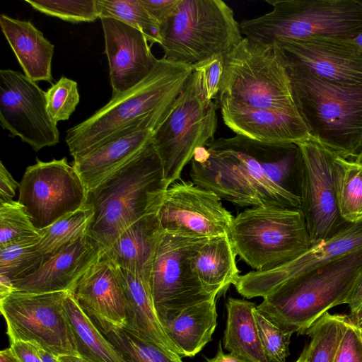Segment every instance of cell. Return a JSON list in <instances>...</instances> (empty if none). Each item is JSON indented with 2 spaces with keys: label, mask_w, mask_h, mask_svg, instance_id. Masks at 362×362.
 Wrapping results in <instances>:
<instances>
[{
  "label": "cell",
  "mask_w": 362,
  "mask_h": 362,
  "mask_svg": "<svg viewBox=\"0 0 362 362\" xmlns=\"http://www.w3.org/2000/svg\"><path fill=\"white\" fill-rule=\"evenodd\" d=\"M58 362H87L79 357L71 356H62L57 357Z\"/></svg>",
  "instance_id": "obj_50"
},
{
  "label": "cell",
  "mask_w": 362,
  "mask_h": 362,
  "mask_svg": "<svg viewBox=\"0 0 362 362\" xmlns=\"http://www.w3.org/2000/svg\"><path fill=\"white\" fill-rule=\"evenodd\" d=\"M104 32L112 97L132 88L153 70L158 62L146 36L139 30L112 18H100Z\"/></svg>",
  "instance_id": "obj_19"
},
{
  "label": "cell",
  "mask_w": 362,
  "mask_h": 362,
  "mask_svg": "<svg viewBox=\"0 0 362 362\" xmlns=\"http://www.w3.org/2000/svg\"><path fill=\"white\" fill-rule=\"evenodd\" d=\"M224 124L236 135L273 144H297L310 136L299 113L222 108Z\"/></svg>",
  "instance_id": "obj_23"
},
{
  "label": "cell",
  "mask_w": 362,
  "mask_h": 362,
  "mask_svg": "<svg viewBox=\"0 0 362 362\" xmlns=\"http://www.w3.org/2000/svg\"><path fill=\"white\" fill-rule=\"evenodd\" d=\"M256 307L254 303L245 299H227L223 348L250 362H269L255 318Z\"/></svg>",
  "instance_id": "obj_29"
},
{
  "label": "cell",
  "mask_w": 362,
  "mask_h": 362,
  "mask_svg": "<svg viewBox=\"0 0 362 362\" xmlns=\"http://www.w3.org/2000/svg\"><path fill=\"white\" fill-rule=\"evenodd\" d=\"M100 18L120 21L144 33L151 45L160 44L159 25L140 0H97Z\"/></svg>",
  "instance_id": "obj_36"
},
{
  "label": "cell",
  "mask_w": 362,
  "mask_h": 362,
  "mask_svg": "<svg viewBox=\"0 0 362 362\" xmlns=\"http://www.w3.org/2000/svg\"><path fill=\"white\" fill-rule=\"evenodd\" d=\"M361 271L362 249L282 283L257 310L281 328L304 334L328 310L348 303Z\"/></svg>",
  "instance_id": "obj_6"
},
{
  "label": "cell",
  "mask_w": 362,
  "mask_h": 362,
  "mask_svg": "<svg viewBox=\"0 0 362 362\" xmlns=\"http://www.w3.org/2000/svg\"><path fill=\"white\" fill-rule=\"evenodd\" d=\"M351 318L358 325H359L361 327H362V309L360 310V312L358 313V315L356 317H351Z\"/></svg>",
  "instance_id": "obj_51"
},
{
  "label": "cell",
  "mask_w": 362,
  "mask_h": 362,
  "mask_svg": "<svg viewBox=\"0 0 362 362\" xmlns=\"http://www.w3.org/2000/svg\"><path fill=\"white\" fill-rule=\"evenodd\" d=\"M216 100L220 109L299 113L277 44H265L247 37L224 56Z\"/></svg>",
  "instance_id": "obj_4"
},
{
  "label": "cell",
  "mask_w": 362,
  "mask_h": 362,
  "mask_svg": "<svg viewBox=\"0 0 362 362\" xmlns=\"http://www.w3.org/2000/svg\"><path fill=\"white\" fill-rule=\"evenodd\" d=\"M362 249V219L310 245L292 260L267 272L251 271L238 276L233 286L243 297L264 298L282 283L310 273Z\"/></svg>",
  "instance_id": "obj_18"
},
{
  "label": "cell",
  "mask_w": 362,
  "mask_h": 362,
  "mask_svg": "<svg viewBox=\"0 0 362 362\" xmlns=\"http://www.w3.org/2000/svg\"><path fill=\"white\" fill-rule=\"evenodd\" d=\"M100 256L98 247L86 235L46 255L38 269L12 283L13 289L32 293H72L78 280Z\"/></svg>",
  "instance_id": "obj_21"
},
{
  "label": "cell",
  "mask_w": 362,
  "mask_h": 362,
  "mask_svg": "<svg viewBox=\"0 0 362 362\" xmlns=\"http://www.w3.org/2000/svg\"><path fill=\"white\" fill-rule=\"evenodd\" d=\"M124 362H183L179 355L132 334L125 328L101 331Z\"/></svg>",
  "instance_id": "obj_35"
},
{
  "label": "cell",
  "mask_w": 362,
  "mask_h": 362,
  "mask_svg": "<svg viewBox=\"0 0 362 362\" xmlns=\"http://www.w3.org/2000/svg\"><path fill=\"white\" fill-rule=\"evenodd\" d=\"M64 306L79 358L87 362H124L71 293L64 298Z\"/></svg>",
  "instance_id": "obj_30"
},
{
  "label": "cell",
  "mask_w": 362,
  "mask_h": 362,
  "mask_svg": "<svg viewBox=\"0 0 362 362\" xmlns=\"http://www.w3.org/2000/svg\"><path fill=\"white\" fill-rule=\"evenodd\" d=\"M353 41L362 49V33L352 38Z\"/></svg>",
  "instance_id": "obj_52"
},
{
  "label": "cell",
  "mask_w": 362,
  "mask_h": 362,
  "mask_svg": "<svg viewBox=\"0 0 362 362\" xmlns=\"http://www.w3.org/2000/svg\"><path fill=\"white\" fill-rule=\"evenodd\" d=\"M30 237H40L25 207L18 201L0 204V246Z\"/></svg>",
  "instance_id": "obj_38"
},
{
  "label": "cell",
  "mask_w": 362,
  "mask_h": 362,
  "mask_svg": "<svg viewBox=\"0 0 362 362\" xmlns=\"http://www.w3.org/2000/svg\"><path fill=\"white\" fill-rule=\"evenodd\" d=\"M334 362H362L361 327L349 315Z\"/></svg>",
  "instance_id": "obj_42"
},
{
  "label": "cell",
  "mask_w": 362,
  "mask_h": 362,
  "mask_svg": "<svg viewBox=\"0 0 362 362\" xmlns=\"http://www.w3.org/2000/svg\"><path fill=\"white\" fill-rule=\"evenodd\" d=\"M348 315L325 313L307 330L311 340L300 354L303 362H334Z\"/></svg>",
  "instance_id": "obj_31"
},
{
  "label": "cell",
  "mask_w": 362,
  "mask_h": 362,
  "mask_svg": "<svg viewBox=\"0 0 362 362\" xmlns=\"http://www.w3.org/2000/svg\"><path fill=\"white\" fill-rule=\"evenodd\" d=\"M335 189L341 217L348 223L362 219V165L337 155Z\"/></svg>",
  "instance_id": "obj_32"
},
{
  "label": "cell",
  "mask_w": 362,
  "mask_h": 362,
  "mask_svg": "<svg viewBox=\"0 0 362 362\" xmlns=\"http://www.w3.org/2000/svg\"><path fill=\"white\" fill-rule=\"evenodd\" d=\"M347 304L351 317H356L362 309V271L355 281Z\"/></svg>",
  "instance_id": "obj_46"
},
{
  "label": "cell",
  "mask_w": 362,
  "mask_h": 362,
  "mask_svg": "<svg viewBox=\"0 0 362 362\" xmlns=\"http://www.w3.org/2000/svg\"><path fill=\"white\" fill-rule=\"evenodd\" d=\"M216 109V104L206 98L199 78L192 71L170 112L152 136L168 187L180 180L197 150L215 139Z\"/></svg>",
  "instance_id": "obj_10"
},
{
  "label": "cell",
  "mask_w": 362,
  "mask_h": 362,
  "mask_svg": "<svg viewBox=\"0 0 362 362\" xmlns=\"http://www.w3.org/2000/svg\"><path fill=\"white\" fill-rule=\"evenodd\" d=\"M296 144L302 155L300 209L312 245L349 223L340 216L336 196L334 163L337 154L311 136Z\"/></svg>",
  "instance_id": "obj_13"
},
{
  "label": "cell",
  "mask_w": 362,
  "mask_h": 362,
  "mask_svg": "<svg viewBox=\"0 0 362 362\" xmlns=\"http://www.w3.org/2000/svg\"><path fill=\"white\" fill-rule=\"evenodd\" d=\"M0 26L24 74L35 82L52 83L54 45L30 21L1 14Z\"/></svg>",
  "instance_id": "obj_25"
},
{
  "label": "cell",
  "mask_w": 362,
  "mask_h": 362,
  "mask_svg": "<svg viewBox=\"0 0 362 362\" xmlns=\"http://www.w3.org/2000/svg\"><path fill=\"white\" fill-rule=\"evenodd\" d=\"M34 9L71 22H93L100 18L97 0H25Z\"/></svg>",
  "instance_id": "obj_37"
},
{
  "label": "cell",
  "mask_w": 362,
  "mask_h": 362,
  "mask_svg": "<svg viewBox=\"0 0 362 362\" xmlns=\"http://www.w3.org/2000/svg\"><path fill=\"white\" fill-rule=\"evenodd\" d=\"M354 160L359 164L362 165V151L361 153L354 159Z\"/></svg>",
  "instance_id": "obj_53"
},
{
  "label": "cell",
  "mask_w": 362,
  "mask_h": 362,
  "mask_svg": "<svg viewBox=\"0 0 362 362\" xmlns=\"http://www.w3.org/2000/svg\"><path fill=\"white\" fill-rule=\"evenodd\" d=\"M163 230L157 213L128 227L104 253L117 267L149 281L156 249Z\"/></svg>",
  "instance_id": "obj_26"
},
{
  "label": "cell",
  "mask_w": 362,
  "mask_h": 362,
  "mask_svg": "<svg viewBox=\"0 0 362 362\" xmlns=\"http://www.w3.org/2000/svg\"><path fill=\"white\" fill-rule=\"evenodd\" d=\"M296 362H303L302 358L300 356Z\"/></svg>",
  "instance_id": "obj_54"
},
{
  "label": "cell",
  "mask_w": 362,
  "mask_h": 362,
  "mask_svg": "<svg viewBox=\"0 0 362 362\" xmlns=\"http://www.w3.org/2000/svg\"><path fill=\"white\" fill-rule=\"evenodd\" d=\"M214 192L192 181L170 185L157 212L164 231L194 238L228 234L233 216Z\"/></svg>",
  "instance_id": "obj_16"
},
{
  "label": "cell",
  "mask_w": 362,
  "mask_h": 362,
  "mask_svg": "<svg viewBox=\"0 0 362 362\" xmlns=\"http://www.w3.org/2000/svg\"><path fill=\"white\" fill-rule=\"evenodd\" d=\"M163 58L194 66L226 54L243 38L233 9L221 0H178L159 24Z\"/></svg>",
  "instance_id": "obj_7"
},
{
  "label": "cell",
  "mask_w": 362,
  "mask_h": 362,
  "mask_svg": "<svg viewBox=\"0 0 362 362\" xmlns=\"http://www.w3.org/2000/svg\"><path fill=\"white\" fill-rule=\"evenodd\" d=\"M167 188L151 140L133 159L88 191L86 204L94 214L87 236L101 255L132 224L158 212Z\"/></svg>",
  "instance_id": "obj_3"
},
{
  "label": "cell",
  "mask_w": 362,
  "mask_h": 362,
  "mask_svg": "<svg viewBox=\"0 0 362 362\" xmlns=\"http://www.w3.org/2000/svg\"><path fill=\"white\" fill-rule=\"evenodd\" d=\"M118 269L126 301L127 325L124 328L180 356L179 351L166 335L158 317L149 281L126 269L119 267Z\"/></svg>",
  "instance_id": "obj_24"
},
{
  "label": "cell",
  "mask_w": 362,
  "mask_h": 362,
  "mask_svg": "<svg viewBox=\"0 0 362 362\" xmlns=\"http://www.w3.org/2000/svg\"><path fill=\"white\" fill-rule=\"evenodd\" d=\"M18 183L8 171L6 167L0 162V204L13 201Z\"/></svg>",
  "instance_id": "obj_45"
},
{
  "label": "cell",
  "mask_w": 362,
  "mask_h": 362,
  "mask_svg": "<svg viewBox=\"0 0 362 362\" xmlns=\"http://www.w3.org/2000/svg\"><path fill=\"white\" fill-rule=\"evenodd\" d=\"M216 299L190 305L171 318L160 321L181 357L194 356L211 340L217 324Z\"/></svg>",
  "instance_id": "obj_27"
},
{
  "label": "cell",
  "mask_w": 362,
  "mask_h": 362,
  "mask_svg": "<svg viewBox=\"0 0 362 362\" xmlns=\"http://www.w3.org/2000/svg\"><path fill=\"white\" fill-rule=\"evenodd\" d=\"M276 43L287 66L337 83L362 84V49L352 39L314 35Z\"/></svg>",
  "instance_id": "obj_17"
},
{
  "label": "cell",
  "mask_w": 362,
  "mask_h": 362,
  "mask_svg": "<svg viewBox=\"0 0 362 362\" xmlns=\"http://www.w3.org/2000/svg\"><path fill=\"white\" fill-rule=\"evenodd\" d=\"M18 202L35 227L45 228L86 204L87 189L66 158L27 167L19 183Z\"/></svg>",
  "instance_id": "obj_14"
},
{
  "label": "cell",
  "mask_w": 362,
  "mask_h": 362,
  "mask_svg": "<svg viewBox=\"0 0 362 362\" xmlns=\"http://www.w3.org/2000/svg\"><path fill=\"white\" fill-rule=\"evenodd\" d=\"M286 67L310 136L338 156L354 159L362 151V84L337 83Z\"/></svg>",
  "instance_id": "obj_5"
},
{
  "label": "cell",
  "mask_w": 362,
  "mask_h": 362,
  "mask_svg": "<svg viewBox=\"0 0 362 362\" xmlns=\"http://www.w3.org/2000/svg\"><path fill=\"white\" fill-rule=\"evenodd\" d=\"M262 345L269 362H286L293 332L281 328L259 311H255Z\"/></svg>",
  "instance_id": "obj_40"
},
{
  "label": "cell",
  "mask_w": 362,
  "mask_h": 362,
  "mask_svg": "<svg viewBox=\"0 0 362 362\" xmlns=\"http://www.w3.org/2000/svg\"><path fill=\"white\" fill-rule=\"evenodd\" d=\"M0 123L35 151L59 141L57 123L47 109L45 92L18 71H0Z\"/></svg>",
  "instance_id": "obj_15"
},
{
  "label": "cell",
  "mask_w": 362,
  "mask_h": 362,
  "mask_svg": "<svg viewBox=\"0 0 362 362\" xmlns=\"http://www.w3.org/2000/svg\"><path fill=\"white\" fill-rule=\"evenodd\" d=\"M0 362H20L11 348H7L0 352Z\"/></svg>",
  "instance_id": "obj_48"
},
{
  "label": "cell",
  "mask_w": 362,
  "mask_h": 362,
  "mask_svg": "<svg viewBox=\"0 0 362 362\" xmlns=\"http://www.w3.org/2000/svg\"><path fill=\"white\" fill-rule=\"evenodd\" d=\"M272 10L243 21L241 33L265 44L323 35L352 39L362 33V1L266 0Z\"/></svg>",
  "instance_id": "obj_8"
},
{
  "label": "cell",
  "mask_w": 362,
  "mask_h": 362,
  "mask_svg": "<svg viewBox=\"0 0 362 362\" xmlns=\"http://www.w3.org/2000/svg\"><path fill=\"white\" fill-rule=\"evenodd\" d=\"M71 293L100 331L126 327V301L119 269L105 254L81 276Z\"/></svg>",
  "instance_id": "obj_20"
},
{
  "label": "cell",
  "mask_w": 362,
  "mask_h": 362,
  "mask_svg": "<svg viewBox=\"0 0 362 362\" xmlns=\"http://www.w3.org/2000/svg\"><path fill=\"white\" fill-rule=\"evenodd\" d=\"M40 238H23L0 246V276L13 283L38 269L45 256L37 248Z\"/></svg>",
  "instance_id": "obj_34"
},
{
  "label": "cell",
  "mask_w": 362,
  "mask_h": 362,
  "mask_svg": "<svg viewBox=\"0 0 362 362\" xmlns=\"http://www.w3.org/2000/svg\"><path fill=\"white\" fill-rule=\"evenodd\" d=\"M224 56L216 55L192 66L201 81L206 98L216 99L219 91L223 72Z\"/></svg>",
  "instance_id": "obj_41"
},
{
  "label": "cell",
  "mask_w": 362,
  "mask_h": 362,
  "mask_svg": "<svg viewBox=\"0 0 362 362\" xmlns=\"http://www.w3.org/2000/svg\"><path fill=\"white\" fill-rule=\"evenodd\" d=\"M155 129L148 124L130 127L91 151L74 158L72 166L89 191L129 162L152 140Z\"/></svg>",
  "instance_id": "obj_22"
},
{
  "label": "cell",
  "mask_w": 362,
  "mask_h": 362,
  "mask_svg": "<svg viewBox=\"0 0 362 362\" xmlns=\"http://www.w3.org/2000/svg\"><path fill=\"white\" fill-rule=\"evenodd\" d=\"M47 109L57 124L69 119L80 101L76 81L62 76L45 92Z\"/></svg>",
  "instance_id": "obj_39"
},
{
  "label": "cell",
  "mask_w": 362,
  "mask_h": 362,
  "mask_svg": "<svg viewBox=\"0 0 362 362\" xmlns=\"http://www.w3.org/2000/svg\"><path fill=\"white\" fill-rule=\"evenodd\" d=\"M93 214V209L86 204L49 226L38 230L40 238L37 250L43 255L52 254L86 235Z\"/></svg>",
  "instance_id": "obj_33"
},
{
  "label": "cell",
  "mask_w": 362,
  "mask_h": 362,
  "mask_svg": "<svg viewBox=\"0 0 362 362\" xmlns=\"http://www.w3.org/2000/svg\"><path fill=\"white\" fill-rule=\"evenodd\" d=\"M39 346L24 341L11 343L10 348L20 362H42L39 355Z\"/></svg>",
  "instance_id": "obj_44"
},
{
  "label": "cell",
  "mask_w": 362,
  "mask_h": 362,
  "mask_svg": "<svg viewBox=\"0 0 362 362\" xmlns=\"http://www.w3.org/2000/svg\"><path fill=\"white\" fill-rule=\"evenodd\" d=\"M361 335H362V327H361Z\"/></svg>",
  "instance_id": "obj_55"
},
{
  "label": "cell",
  "mask_w": 362,
  "mask_h": 362,
  "mask_svg": "<svg viewBox=\"0 0 362 362\" xmlns=\"http://www.w3.org/2000/svg\"><path fill=\"white\" fill-rule=\"evenodd\" d=\"M205 362H250L240 356L223 351L221 341H219L218 348L216 355L213 358H206Z\"/></svg>",
  "instance_id": "obj_47"
},
{
  "label": "cell",
  "mask_w": 362,
  "mask_h": 362,
  "mask_svg": "<svg viewBox=\"0 0 362 362\" xmlns=\"http://www.w3.org/2000/svg\"><path fill=\"white\" fill-rule=\"evenodd\" d=\"M140 1L159 25L170 13L178 0H140Z\"/></svg>",
  "instance_id": "obj_43"
},
{
  "label": "cell",
  "mask_w": 362,
  "mask_h": 362,
  "mask_svg": "<svg viewBox=\"0 0 362 362\" xmlns=\"http://www.w3.org/2000/svg\"><path fill=\"white\" fill-rule=\"evenodd\" d=\"M68 293L14 291L1 298L10 343L30 341L56 357H79L64 306Z\"/></svg>",
  "instance_id": "obj_11"
},
{
  "label": "cell",
  "mask_w": 362,
  "mask_h": 362,
  "mask_svg": "<svg viewBox=\"0 0 362 362\" xmlns=\"http://www.w3.org/2000/svg\"><path fill=\"white\" fill-rule=\"evenodd\" d=\"M227 235L236 255L256 272L280 267L310 246L300 209H246L233 218Z\"/></svg>",
  "instance_id": "obj_9"
},
{
  "label": "cell",
  "mask_w": 362,
  "mask_h": 362,
  "mask_svg": "<svg viewBox=\"0 0 362 362\" xmlns=\"http://www.w3.org/2000/svg\"><path fill=\"white\" fill-rule=\"evenodd\" d=\"M39 355L42 362H58L57 357L40 347H39Z\"/></svg>",
  "instance_id": "obj_49"
},
{
  "label": "cell",
  "mask_w": 362,
  "mask_h": 362,
  "mask_svg": "<svg viewBox=\"0 0 362 362\" xmlns=\"http://www.w3.org/2000/svg\"><path fill=\"white\" fill-rule=\"evenodd\" d=\"M236 253L228 236L208 238L191 259L192 270L208 294L217 297L240 276Z\"/></svg>",
  "instance_id": "obj_28"
},
{
  "label": "cell",
  "mask_w": 362,
  "mask_h": 362,
  "mask_svg": "<svg viewBox=\"0 0 362 362\" xmlns=\"http://www.w3.org/2000/svg\"><path fill=\"white\" fill-rule=\"evenodd\" d=\"M207 239L163 231L149 278L160 322L187 307L216 298L205 292L191 267L192 255Z\"/></svg>",
  "instance_id": "obj_12"
},
{
  "label": "cell",
  "mask_w": 362,
  "mask_h": 362,
  "mask_svg": "<svg viewBox=\"0 0 362 362\" xmlns=\"http://www.w3.org/2000/svg\"><path fill=\"white\" fill-rule=\"evenodd\" d=\"M192 67L161 58L140 83L69 129L65 141L74 158L84 155L135 124L155 130L170 112L192 74Z\"/></svg>",
  "instance_id": "obj_2"
},
{
  "label": "cell",
  "mask_w": 362,
  "mask_h": 362,
  "mask_svg": "<svg viewBox=\"0 0 362 362\" xmlns=\"http://www.w3.org/2000/svg\"><path fill=\"white\" fill-rule=\"evenodd\" d=\"M301 160L296 144L236 135L197 150L189 175L194 184L241 207L300 209Z\"/></svg>",
  "instance_id": "obj_1"
}]
</instances>
